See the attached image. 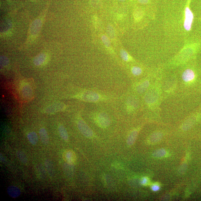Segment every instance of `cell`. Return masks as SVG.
Returning <instances> with one entry per match:
<instances>
[{
    "mask_svg": "<svg viewBox=\"0 0 201 201\" xmlns=\"http://www.w3.org/2000/svg\"><path fill=\"white\" fill-rule=\"evenodd\" d=\"M73 97L88 103H98L107 99V97L104 95L92 90H85Z\"/></svg>",
    "mask_w": 201,
    "mask_h": 201,
    "instance_id": "1",
    "label": "cell"
},
{
    "mask_svg": "<svg viewBox=\"0 0 201 201\" xmlns=\"http://www.w3.org/2000/svg\"><path fill=\"white\" fill-rule=\"evenodd\" d=\"M93 118L96 124L101 128H108L110 125V118L106 112H95L93 114Z\"/></svg>",
    "mask_w": 201,
    "mask_h": 201,
    "instance_id": "2",
    "label": "cell"
},
{
    "mask_svg": "<svg viewBox=\"0 0 201 201\" xmlns=\"http://www.w3.org/2000/svg\"><path fill=\"white\" fill-rule=\"evenodd\" d=\"M77 126L81 133L85 137L89 138L94 137L93 131L83 120L81 119L78 120L77 122Z\"/></svg>",
    "mask_w": 201,
    "mask_h": 201,
    "instance_id": "3",
    "label": "cell"
},
{
    "mask_svg": "<svg viewBox=\"0 0 201 201\" xmlns=\"http://www.w3.org/2000/svg\"><path fill=\"white\" fill-rule=\"evenodd\" d=\"M193 18V13L189 7H186L185 11V20L184 24V28L186 30L189 31L190 30Z\"/></svg>",
    "mask_w": 201,
    "mask_h": 201,
    "instance_id": "4",
    "label": "cell"
},
{
    "mask_svg": "<svg viewBox=\"0 0 201 201\" xmlns=\"http://www.w3.org/2000/svg\"><path fill=\"white\" fill-rule=\"evenodd\" d=\"M65 105L62 103H56L47 107L45 110L46 113L52 114L64 110L66 108Z\"/></svg>",
    "mask_w": 201,
    "mask_h": 201,
    "instance_id": "5",
    "label": "cell"
},
{
    "mask_svg": "<svg viewBox=\"0 0 201 201\" xmlns=\"http://www.w3.org/2000/svg\"><path fill=\"white\" fill-rule=\"evenodd\" d=\"M63 158L64 160L69 164H73L76 160V156L73 151L66 150L63 153Z\"/></svg>",
    "mask_w": 201,
    "mask_h": 201,
    "instance_id": "6",
    "label": "cell"
},
{
    "mask_svg": "<svg viewBox=\"0 0 201 201\" xmlns=\"http://www.w3.org/2000/svg\"><path fill=\"white\" fill-rule=\"evenodd\" d=\"M22 94L25 98L31 99L33 96V91L30 86L28 84L24 85L21 89Z\"/></svg>",
    "mask_w": 201,
    "mask_h": 201,
    "instance_id": "7",
    "label": "cell"
},
{
    "mask_svg": "<svg viewBox=\"0 0 201 201\" xmlns=\"http://www.w3.org/2000/svg\"><path fill=\"white\" fill-rule=\"evenodd\" d=\"M195 74L193 70L190 69L186 70L182 74V78L185 82H190L194 80Z\"/></svg>",
    "mask_w": 201,
    "mask_h": 201,
    "instance_id": "8",
    "label": "cell"
},
{
    "mask_svg": "<svg viewBox=\"0 0 201 201\" xmlns=\"http://www.w3.org/2000/svg\"><path fill=\"white\" fill-rule=\"evenodd\" d=\"M7 192L10 196L12 198L19 197L21 194L20 189L15 186H11L7 189Z\"/></svg>",
    "mask_w": 201,
    "mask_h": 201,
    "instance_id": "9",
    "label": "cell"
},
{
    "mask_svg": "<svg viewBox=\"0 0 201 201\" xmlns=\"http://www.w3.org/2000/svg\"><path fill=\"white\" fill-rule=\"evenodd\" d=\"M40 139L43 144L47 145L49 142V137L46 130L45 128H42L39 131Z\"/></svg>",
    "mask_w": 201,
    "mask_h": 201,
    "instance_id": "10",
    "label": "cell"
},
{
    "mask_svg": "<svg viewBox=\"0 0 201 201\" xmlns=\"http://www.w3.org/2000/svg\"><path fill=\"white\" fill-rule=\"evenodd\" d=\"M138 133V130H134L130 133L127 140V143L129 146H131L135 142Z\"/></svg>",
    "mask_w": 201,
    "mask_h": 201,
    "instance_id": "11",
    "label": "cell"
},
{
    "mask_svg": "<svg viewBox=\"0 0 201 201\" xmlns=\"http://www.w3.org/2000/svg\"><path fill=\"white\" fill-rule=\"evenodd\" d=\"M28 139L31 144L36 145L38 142V136L36 133L31 132L28 134Z\"/></svg>",
    "mask_w": 201,
    "mask_h": 201,
    "instance_id": "12",
    "label": "cell"
},
{
    "mask_svg": "<svg viewBox=\"0 0 201 201\" xmlns=\"http://www.w3.org/2000/svg\"><path fill=\"white\" fill-rule=\"evenodd\" d=\"M58 129L59 133L61 137L64 141L68 142L69 139V137H68V132L65 128L62 125H61L59 126Z\"/></svg>",
    "mask_w": 201,
    "mask_h": 201,
    "instance_id": "13",
    "label": "cell"
},
{
    "mask_svg": "<svg viewBox=\"0 0 201 201\" xmlns=\"http://www.w3.org/2000/svg\"><path fill=\"white\" fill-rule=\"evenodd\" d=\"M107 31L108 37L112 40L115 39L116 32L113 26L109 24L107 27Z\"/></svg>",
    "mask_w": 201,
    "mask_h": 201,
    "instance_id": "14",
    "label": "cell"
},
{
    "mask_svg": "<svg viewBox=\"0 0 201 201\" xmlns=\"http://www.w3.org/2000/svg\"><path fill=\"white\" fill-rule=\"evenodd\" d=\"M120 54L121 58L125 61L129 62L131 60V58L129 55L125 50L121 49L120 51Z\"/></svg>",
    "mask_w": 201,
    "mask_h": 201,
    "instance_id": "15",
    "label": "cell"
},
{
    "mask_svg": "<svg viewBox=\"0 0 201 201\" xmlns=\"http://www.w3.org/2000/svg\"><path fill=\"white\" fill-rule=\"evenodd\" d=\"M149 85V83L147 81H146L142 83V84L138 85L137 88H137V91L139 93H143L148 87Z\"/></svg>",
    "mask_w": 201,
    "mask_h": 201,
    "instance_id": "16",
    "label": "cell"
},
{
    "mask_svg": "<svg viewBox=\"0 0 201 201\" xmlns=\"http://www.w3.org/2000/svg\"><path fill=\"white\" fill-rule=\"evenodd\" d=\"M101 39L105 46L107 48H110L111 46V42L109 39V38L107 36H106V35L103 34L101 36Z\"/></svg>",
    "mask_w": 201,
    "mask_h": 201,
    "instance_id": "17",
    "label": "cell"
},
{
    "mask_svg": "<svg viewBox=\"0 0 201 201\" xmlns=\"http://www.w3.org/2000/svg\"><path fill=\"white\" fill-rule=\"evenodd\" d=\"M17 155L19 158L20 161L22 163L25 164H27L28 162V159L27 156L23 152L21 151H18L17 152Z\"/></svg>",
    "mask_w": 201,
    "mask_h": 201,
    "instance_id": "18",
    "label": "cell"
},
{
    "mask_svg": "<svg viewBox=\"0 0 201 201\" xmlns=\"http://www.w3.org/2000/svg\"><path fill=\"white\" fill-rule=\"evenodd\" d=\"M136 104L135 101L133 100L132 99H129L127 101L126 107L128 110H132L133 109L136 108Z\"/></svg>",
    "mask_w": 201,
    "mask_h": 201,
    "instance_id": "19",
    "label": "cell"
},
{
    "mask_svg": "<svg viewBox=\"0 0 201 201\" xmlns=\"http://www.w3.org/2000/svg\"><path fill=\"white\" fill-rule=\"evenodd\" d=\"M45 166L47 171L50 174L52 175L53 173V167L52 163L49 160H46L45 163Z\"/></svg>",
    "mask_w": 201,
    "mask_h": 201,
    "instance_id": "20",
    "label": "cell"
},
{
    "mask_svg": "<svg viewBox=\"0 0 201 201\" xmlns=\"http://www.w3.org/2000/svg\"><path fill=\"white\" fill-rule=\"evenodd\" d=\"M131 72L134 75L139 76L141 74L142 71L141 68L138 66H133L132 68Z\"/></svg>",
    "mask_w": 201,
    "mask_h": 201,
    "instance_id": "21",
    "label": "cell"
},
{
    "mask_svg": "<svg viewBox=\"0 0 201 201\" xmlns=\"http://www.w3.org/2000/svg\"><path fill=\"white\" fill-rule=\"evenodd\" d=\"M166 154L165 150L164 149H160L156 151L154 153V155L155 157H163Z\"/></svg>",
    "mask_w": 201,
    "mask_h": 201,
    "instance_id": "22",
    "label": "cell"
},
{
    "mask_svg": "<svg viewBox=\"0 0 201 201\" xmlns=\"http://www.w3.org/2000/svg\"><path fill=\"white\" fill-rule=\"evenodd\" d=\"M142 12L141 10H137L134 12V17L136 20H139L142 17Z\"/></svg>",
    "mask_w": 201,
    "mask_h": 201,
    "instance_id": "23",
    "label": "cell"
},
{
    "mask_svg": "<svg viewBox=\"0 0 201 201\" xmlns=\"http://www.w3.org/2000/svg\"><path fill=\"white\" fill-rule=\"evenodd\" d=\"M148 178L146 177H143L141 181V184H142V185H146V184H147V182H148Z\"/></svg>",
    "mask_w": 201,
    "mask_h": 201,
    "instance_id": "24",
    "label": "cell"
},
{
    "mask_svg": "<svg viewBox=\"0 0 201 201\" xmlns=\"http://www.w3.org/2000/svg\"><path fill=\"white\" fill-rule=\"evenodd\" d=\"M160 189L159 186L158 185H154L152 187V190L153 191H158Z\"/></svg>",
    "mask_w": 201,
    "mask_h": 201,
    "instance_id": "25",
    "label": "cell"
},
{
    "mask_svg": "<svg viewBox=\"0 0 201 201\" xmlns=\"http://www.w3.org/2000/svg\"><path fill=\"white\" fill-rule=\"evenodd\" d=\"M138 1L141 4H145L148 2L149 0H138Z\"/></svg>",
    "mask_w": 201,
    "mask_h": 201,
    "instance_id": "26",
    "label": "cell"
},
{
    "mask_svg": "<svg viewBox=\"0 0 201 201\" xmlns=\"http://www.w3.org/2000/svg\"><path fill=\"white\" fill-rule=\"evenodd\" d=\"M119 1L121 2H124L126 1V0H119Z\"/></svg>",
    "mask_w": 201,
    "mask_h": 201,
    "instance_id": "27",
    "label": "cell"
}]
</instances>
